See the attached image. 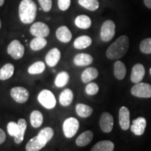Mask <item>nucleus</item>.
I'll list each match as a JSON object with an SVG mask.
<instances>
[{
  "mask_svg": "<svg viewBox=\"0 0 151 151\" xmlns=\"http://www.w3.org/2000/svg\"><path fill=\"white\" fill-rule=\"evenodd\" d=\"M129 46V38L126 35L120 36L107 49V58L110 60L120 59L127 53Z\"/></svg>",
  "mask_w": 151,
  "mask_h": 151,
  "instance_id": "f257e3e1",
  "label": "nucleus"
},
{
  "mask_svg": "<svg viewBox=\"0 0 151 151\" xmlns=\"http://www.w3.org/2000/svg\"><path fill=\"white\" fill-rule=\"evenodd\" d=\"M37 4L32 0H22L19 5V17L24 24H30L35 21L37 16Z\"/></svg>",
  "mask_w": 151,
  "mask_h": 151,
  "instance_id": "f03ea898",
  "label": "nucleus"
},
{
  "mask_svg": "<svg viewBox=\"0 0 151 151\" xmlns=\"http://www.w3.org/2000/svg\"><path fill=\"white\" fill-rule=\"evenodd\" d=\"M116 34V24L112 20H106L101 25L100 37L104 42L110 41Z\"/></svg>",
  "mask_w": 151,
  "mask_h": 151,
  "instance_id": "7ed1b4c3",
  "label": "nucleus"
},
{
  "mask_svg": "<svg viewBox=\"0 0 151 151\" xmlns=\"http://www.w3.org/2000/svg\"><path fill=\"white\" fill-rule=\"evenodd\" d=\"M38 101L47 109H53L56 105V99L51 91L43 90L38 95Z\"/></svg>",
  "mask_w": 151,
  "mask_h": 151,
  "instance_id": "20e7f679",
  "label": "nucleus"
},
{
  "mask_svg": "<svg viewBox=\"0 0 151 151\" xmlns=\"http://www.w3.org/2000/svg\"><path fill=\"white\" fill-rule=\"evenodd\" d=\"M78 120L76 118H73V117L66 119L63 123V126H62L64 134L68 139L74 137L78 132Z\"/></svg>",
  "mask_w": 151,
  "mask_h": 151,
  "instance_id": "39448f33",
  "label": "nucleus"
},
{
  "mask_svg": "<svg viewBox=\"0 0 151 151\" xmlns=\"http://www.w3.org/2000/svg\"><path fill=\"white\" fill-rule=\"evenodd\" d=\"M131 93L137 97L150 98L151 86L146 83H138L132 88Z\"/></svg>",
  "mask_w": 151,
  "mask_h": 151,
  "instance_id": "423d86ee",
  "label": "nucleus"
},
{
  "mask_svg": "<svg viewBox=\"0 0 151 151\" xmlns=\"http://www.w3.org/2000/svg\"><path fill=\"white\" fill-rule=\"evenodd\" d=\"M7 52L14 60L21 59L24 53V47L18 40L15 39L9 43Z\"/></svg>",
  "mask_w": 151,
  "mask_h": 151,
  "instance_id": "0eeeda50",
  "label": "nucleus"
},
{
  "mask_svg": "<svg viewBox=\"0 0 151 151\" xmlns=\"http://www.w3.org/2000/svg\"><path fill=\"white\" fill-rule=\"evenodd\" d=\"M10 94L11 97L20 104L26 102L29 97V91L23 87H14L11 90Z\"/></svg>",
  "mask_w": 151,
  "mask_h": 151,
  "instance_id": "6e6552de",
  "label": "nucleus"
},
{
  "mask_svg": "<svg viewBox=\"0 0 151 151\" xmlns=\"http://www.w3.org/2000/svg\"><path fill=\"white\" fill-rule=\"evenodd\" d=\"M30 33L35 37H46L50 34V28L46 23L37 22L30 27Z\"/></svg>",
  "mask_w": 151,
  "mask_h": 151,
  "instance_id": "1a4fd4ad",
  "label": "nucleus"
},
{
  "mask_svg": "<svg viewBox=\"0 0 151 151\" xmlns=\"http://www.w3.org/2000/svg\"><path fill=\"white\" fill-rule=\"evenodd\" d=\"M113 117L109 113H103L99 120V125L101 129L106 133L112 131L113 127Z\"/></svg>",
  "mask_w": 151,
  "mask_h": 151,
  "instance_id": "9d476101",
  "label": "nucleus"
},
{
  "mask_svg": "<svg viewBox=\"0 0 151 151\" xmlns=\"http://www.w3.org/2000/svg\"><path fill=\"white\" fill-rule=\"evenodd\" d=\"M119 124L122 130L125 131L130 126V113L128 108L122 106L119 111Z\"/></svg>",
  "mask_w": 151,
  "mask_h": 151,
  "instance_id": "9b49d317",
  "label": "nucleus"
},
{
  "mask_svg": "<svg viewBox=\"0 0 151 151\" xmlns=\"http://www.w3.org/2000/svg\"><path fill=\"white\" fill-rule=\"evenodd\" d=\"M146 127V120L143 117H139L133 120L131 125V131L135 135L141 136L144 133Z\"/></svg>",
  "mask_w": 151,
  "mask_h": 151,
  "instance_id": "f8f14e48",
  "label": "nucleus"
},
{
  "mask_svg": "<svg viewBox=\"0 0 151 151\" xmlns=\"http://www.w3.org/2000/svg\"><path fill=\"white\" fill-rule=\"evenodd\" d=\"M145 68L141 64H136L132 68L131 73V81L134 83H140L145 76Z\"/></svg>",
  "mask_w": 151,
  "mask_h": 151,
  "instance_id": "ddd939ff",
  "label": "nucleus"
},
{
  "mask_svg": "<svg viewBox=\"0 0 151 151\" xmlns=\"http://www.w3.org/2000/svg\"><path fill=\"white\" fill-rule=\"evenodd\" d=\"M61 58V52L57 48L51 49L46 55V62L49 67H54L57 65Z\"/></svg>",
  "mask_w": 151,
  "mask_h": 151,
  "instance_id": "4468645a",
  "label": "nucleus"
},
{
  "mask_svg": "<svg viewBox=\"0 0 151 151\" xmlns=\"http://www.w3.org/2000/svg\"><path fill=\"white\" fill-rule=\"evenodd\" d=\"M56 37L62 43H68L71 40L72 34L67 26H61L57 29Z\"/></svg>",
  "mask_w": 151,
  "mask_h": 151,
  "instance_id": "2eb2a0df",
  "label": "nucleus"
},
{
  "mask_svg": "<svg viewBox=\"0 0 151 151\" xmlns=\"http://www.w3.org/2000/svg\"><path fill=\"white\" fill-rule=\"evenodd\" d=\"M93 62V58L89 54L79 53L73 58V63L78 67H85L90 65Z\"/></svg>",
  "mask_w": 151,
  "mask_h": 151,
  "instance_id": "dca6fc26",
  "label": "nucleus"
},
{
  "mask_svg": "<svg viewBox=\"0 0 151 151\" xmlns=\"http://www.w3.org/2000/svg\"><path fill=\"white\" fill-rule=\"evenodd\" d=\"M98 75H99V71L96 68H87L83 71L82 74H81V80L84 83H88L90 81L97 78Z\"/></svg>",
  "mask_w": 151,
  "mask_h": 151,
  "instance_id": "f3484780",
  "label": "nucleus"
},
{
  "mask_svg": "<svg viewBox=\"0 0 151 151\" xmlns=\"http://www.w3.org/2000/svg\"><path fill=\"white\" fill-rule=\"evenodd\" d=\"M54 135V131L51 127H45L43 128L39 132V133L38 134L37 137L39 141L41 143H42L43 144H44L45 146L47 144V143H48L49 141L51 140V139Z\"/></svg>",
  "mask_w": 151,
  "mask_h": 151,
  "instance_id": "a211bd4d",
  "label": "nucleus"
},
{
  "mask_svg": "<svg viewBox=\"0 0 151 151\" xmlns=\"http://www.w3.org/2000/svg\"><path fill=\"white\" fill-rule=\"evenodd\" d=\"M92 139H93V133L92 132L88 130L78 136L76 140V144L79 147H84L89 144L92 141Z\"/></svg>",
  "mask_w": 151,
  "mask_h": 151,
  "instance_id": "6ab92c4d",
  "label": "nucleus"
},
{
  "mask_svg": "<svg viewBox=\"0 0 151 151\" xmlns=\"http://www.w3.org/2000/svg\"><path fill=\"white\" fill-rule=\"evenodd\" d=\"M92 44V39L90 37L86 35L81 36L75 39L73 42V46L76 49L82 50L88 47H89Z\"/></svg>",
  "mask_w": 151,
  "mask_h": 151,
  "instance_id": "aec40b11",
  "label": "nucleus"
},
{
  "mask_svg": "<svg viewBox=\"0 0 151 151\" xmlns=\"http://www.w3.org/2000/svg\"><path fill=\"white\" fill-rule=\"evenodd\" d=\"M73 94L72 90L70 89H65L60 93L59 96V101L60 104L63 106H68L72 102Z\"/></svg>",
  "mask_w": 151,
  "mask_h": 151,
  "instance_id": "412c9836",
  "label": "nucleus"
},
{
  "mask_svg": "<svg viewBox=\"0 0 151 151\" xmlns=\"http://www.w3.org/2000/svg\"><path fill=\"white\" fill-rule=\"evenodd\" d=\"M114 143L112 141L105 140L99 141L92 147L91 151H113Z\"/></svg>",
  "mask_w": 151,
  "mask_h": 151,
  "instance_id": "4be33fe9",
  "label": "nucleus"
},
{
  "mask_svg": "<svg viewBox=\"0 0 151 151\" xmlns=\"http://www.w3.org/2000/svg\"><path fill=\"white\" fill-rule=\"evenodd\" d=\"M75 24L80 29H86L90 27L92 20L89 16L86 15H80L75 19Z\"/></svg>",
  "mask_w": 151,
  "mask_h": 151,
  "instance_id": "5701e85b",
  "label": "nucleus"
},
{
  "mask_svg": "<svg viewBox=\"0 0 151 151\" xmlns=\"http://www.w3.org/2000/svg\"><path fill=\"white\" fill-rule=\"evenodd\" d=\"M14 65L11 63H7L4 65L0 69V80L6 81L14 75Z\"/></svg>",
  "mask_w": 151,
  "mask_h": 151,
  "instance_id": "b1692460",
  "label": "nucleus"
},
{
  "mask_svg": "<svg viewBox=\"0 0 151 151\" xmlns=\"http://www.w3.org/2000/svg\"><path fill=\"white\" fill-rule=\"evenodd\" d=\"M18 126H19V132L18 134L14 137V141L17 144L22 143L24 140V133H25L26 129H27V122L23 118L19 119L18 122Z\"/></svg>",
  "mask_w": 151,
  "mask_h": 151,
  "instance_id": "393cba45",
  "label": "nucleus"
},
{
  "mask_svg": "<svg viewBox=\"0 0 151 151\" xmlns=\"http://www.w3.org/2000/svg\"><path fill=\"white\" fill-rule=\"evenodd\" d=\"M76 111L78 116L86 118L91 116L93 112V109L90 106L84 104H78L76 106Z\"/></svg>",
  "mask_w": 151,
  "mask_h": 151,
  "instance_id": "a878e982",
  "label": "nucleus"
},
{
  "mask_svg": "<svg viewBox=\"0 0 151 151\" xmlns=\"http://www.w3.org/2000/svg\"><path fill=\"white\" fill-rule=\"evenodd\" d=\"M127 69L124 64L121 61H117L114 64V76L118 80H122L126 76Z\"/></svg>",
  "mask_w": 151,
  "mask_h": 151,
  "instance_id": "bb28decb",
  "label": "nucleus"
},
{
  "mask_svg": "<svg viewBox=\"0 0 151 151\" xmlns=\"http://www.w3.org/2000/svg\"><path fill=\"white\" fill-rule=\"evenodd\" d=\"M43 122V116L39 111L35 110L30 114V123L35 128L41 127Z\"/></svg>",
  "mask_w": 151,
  "mask_h": 151,
  "instance_id": "cd10ccee",
  "label": "nucleus"
},
{
  "mask_svg": "<svg viewBox=\"0 0 151 151\" xmlns=\"http://www.w3.org/2000/svg\"><path fill=\"white\" fill-rule=\"evenodd\" d=\"M45 145L41 143L38 139L37 136H36L28 141L25 146V150L26 151H39Z\"/></svg>",
  "mask_w": 151,
  "mask_h": 151,
  "instance_id": "c85d7f7f",
  "label": "nucleus"
},
{
  "mask_svg": "<svg viewBox=\"0 0 151 151\" xmlns=\"http://www.w3.org/2000/svg\"><path fill=\"white\" fill-rule=\"evenodd\" d=\"M47 45V40L43 37H35L30 42V48L32 50L38 51L43 48H45Z\"/></svg>",
  "mask_w": 151,
  "mask_h": 151,
  "instance_id": "c756f323",
  "label": "nucleus"
},
{
  "mask_svg": "<svg viewBox=\"0 0 151 151\" xmlns=\"http://www.w3.org/2000/svg\"><path fill=\"white\" fill-rule=\"evenodd\" d=\"M69 75L66 71H62L57 75L55 80V85L58 88H62L69 82Z\"/></svg>",
  "mask_w": 151,
  "mask_h": 151,
  "instance_id": "7c9ffc66",
  "label": "nucleus"
},
{
  "mask_svg": "<svg viewBox=\"0 0 151 151\" xmlns=\"http://www.w3.org/2000/svg\"><path fill=\"white\" fill-rule=\"evenodd\" d=\"M45 64L41 61L36 62L28 68V73L32 75L40 74L45 70Z\"/></svg>",
  "mask_w": 151,
  "mask_h": 151,
  "instance_id": "2f4dec72",
  "label": "nucleus"
},
{
  "mask_svg": "<svg viewBox=\"0 0 151 151\" xmlns=\"http://www.w3.org/2000/svg\"><path fill=\"white\" fill-rule=\"evenodd\" d=\"M78 4L83 8L91 11H96L99 6L98 0H78Z\"/></svg>",
  "mask_w": 151,
  "mask_h": 151,
  "instance_id": "473e14b6",
  "label": "nucleus"
},
{
  "mask_svg": "<svg viewBox=\"0 0 151 151\" xmlns=\"http://www.w3.org/2000/svg\"><path fill=\"white\" fill-rule=\"evenodd\" d=\"M140 50L143 53L151 54V38L143 39L140 43Z\"/></svg>",
  "mask_w": 151,
  "mask_h": 151,
  "instance_id": "72a5a7b5",
  "label": "nucleus"
},
{
  "mask_svg": "<svg viewBox=\"0 0 151 151\" xmlns=\"http://www.w3.org/2000/svg\"><path fill=\"white\" fill-rule=\"evenodd\" d=\"M7 131L11 137H16L18 134L19 132L18 124L14 121L9 122L7 124Z\"/></svg>",
  "mask_w": 151,
  "mask_h": 151,
  "instance_id": "f704fd0d",
  "label": "nucleus"
},
{
  "mask_svg": "<svg viewBox=\"0 0 151 151\" xmlns=\"http://www.w3.org/2000/svg\"><path fill=\"white\" fill-rule=\"evenodd\" d=\"M99 86L95 83H89L86 87V92L88 95H94L99 92Z\"/></svg>",
  "mask_w": 151,
  "mask_h": 151,
  "instance_id": "c9c22d12",
  "label": "nucleus"
},
{
  "mask_svg": "<svg viewBox=\"0 0 151 151\" xmlns=\"http://www.w3.org/2000/svg\"><path fill=\"white\" fill-rule=\"evenodd\" d=\"M41 8L45 12H48L52 8V0H38Z\"/></svg>",
  "mask_w": 151,
  "mask_h": 151,
  "instance_id": "e433bc0d",
  "label": "nucleus"
},
{
  "mask_svg": "<svg viewBox=\"0 0 151 151\" xmlns=\"http://www.w3.org/2000/svg\"><path fill=\"white\" fill-rule=\"evenodd\" d=\"M71 4V0H58V7L61 11H67Z\"/></svg>",
  "mask_w": 151,
  "mask_h": 151,
  "instance_id": "4c0bfd02",
  "label": "nucleus"
},
{
  "mask_svg": "<svg viewBox=\"0 0 151 151\" xmlns=\"http://www.w3.org/2000/svg\"><path fill=\"white\" fill-rule=\"evenodd\" d=\"M6 134L4 131L0 128V145L2 144V143L4 142L6 140Z\"/></svg>",
  "mask_w": 151,
  "mask_h": 151,
  "instance_id": "58836bf2",
  "label": "nucleus"
},
{
  "mask_svg": "<svg viewBox=\"0 0 151 151\" xmlns=\"http://www.w3.org/2000/svg\"><path fill=\"white\" fill-rule=\"evenodd\" d=\"M143 2L148 9H151V0H143Z\"/></svg>",
  "mask_w": 151,
  "mask_h": 151,
  "instance_id": "ea45409f",
  "label": "nucleus"
},
{
  "mask_svg": "<svg viewBox=\"0 0 151 151\" xmlns=\"http://www.w3.org/2000/svg\"><path fill=\"white\" fill-rule=\"evenodd\" d=\"M4 1L5 0H0V6H1L4 5Z\"/></svg>",
  "mask_w": 151,
  "mask_h": 151,
  "instance_id": "a19ab883",
  "label": "nucleus"
},
{
  "mask_svg": "<svg viewBox=\"0 0 151 151\" xmlns=\"http://www.w3.org/2000/svg\"><path fill=\"white\" fill-rule=\"evenodd\" d=\"M1 20H0V29H1Z\"/></svg>",
  "mask_w": 151,
  "mask_h": 151,
  "instance_id": "79ce46f5",
  "label": "nucleus"
},
{
  "mask_svg": "<svg viewBox=\"0 0 151 151\" xmlns=\"http://www.w3.org/2000/svg\"><path fill=\"white\" fill-rule=\"evenodd\" d=\"M150 75H151V68L150 69Z\"/></svg>",
  "mask_w": 151,
  "mask_h": 151,
  "instance_id": "37998d69",
  "label": "nucleus"
}]
</instances>
